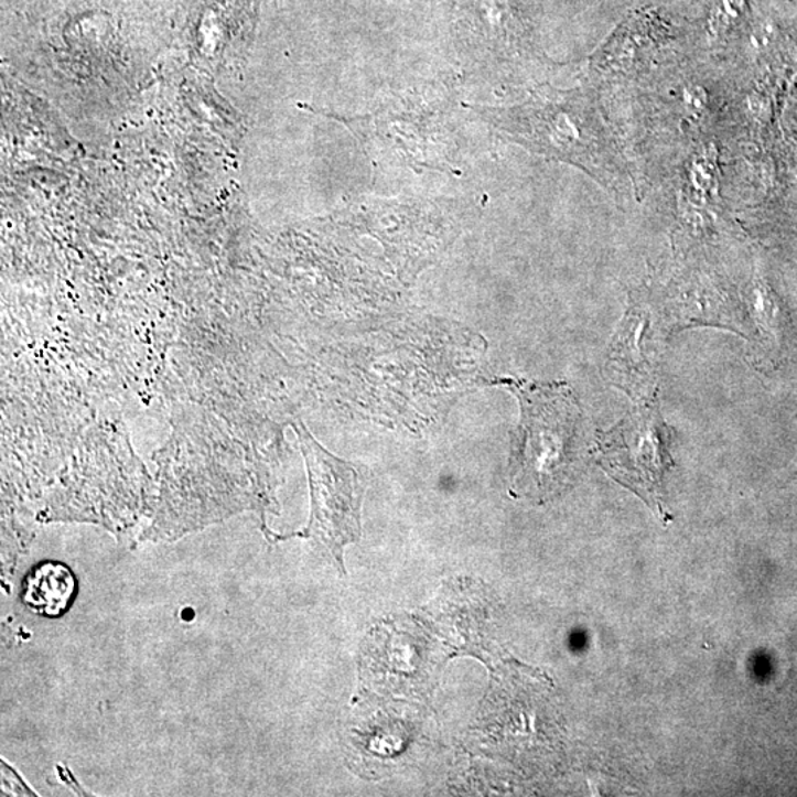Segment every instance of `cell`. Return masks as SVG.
<instances>
[{
    "mask_svg": "<svg viewBox=\"0 0 797 797\" xmlns=\"http://www.w3.org/2000/svg\"><path fill=\"white\" fill-rule=\"evenodd\" d=\"M521 417L514 435L513 492L539 503L563 491L578 461L582 412L564 383H516Z\"/></svg>",
    "mask_w": 797,
    "mask_h": 797,
    "instance_id": "cell-1",
    "label": "cell"
},
{
    "mask_svg": "<svg viewBox=\"0 0 797 797\" xmlns=\"http://www.w3.org/2000/svg\"><path fill=\"white\" fill-rule=\"evenodd\" d=\"M594 452L600 467L613 481L634 492L661 521L670 520L665 507V476L674 463L669 430L657 400L638 403L601 433Z\"/></svg>",
    "mask_w": 797,
    "mask_h": 797,
    "instance_id": "cell-2",
    "label": "cell"
},
{
    "mask_svg": "<svg viewBox=\"0 0 797 797\" xmlns=\"http://www.w3.org/2000/svg\"><path fill=\"white\" fill-rule=\"evenodd\" d=\"M295 430L306 460L312 498L311 518L303 537L324 543L343 570L344 547L358 542L363 535V473L331 455L303 426H295Z\"/></svg>",
    "mask_w": 797,
    "mask_h": 797,
    "instance_id": "cell-3",
    "label": "cell"
},
{
    "mask_svg": "<svg viewBox=\"0 0 797 797\" xmlns=\"http://www.w3.org/2000/svg\"><path fill=\"white\" fill-rule=\"evenodd\" d=\"M657 334L655 317L642 302L631 304L610 344L607 377L638 403L651 402L659 396L657 376Z\"/></svg>",
    "mask_w": 797,
    "mask_h": 797,
    "instance_id": "cell-4",
    "label": "cell"
},
{
    "mask_svg": "<svg viewBox=\"0 0 797 797\" xmlns=\"http://www.w3.org/2000/svg\"><path fill=\"white\" fill-rule=\"evenodd\" d=\"M76 590V578L67 566L46 561L25 577L23 600L41 616L60 617L72 607Z\"/></svg>",
    "mask_w": 797,
    "mask_h": 797,
    "instance_id": "cell-5",
    "label": "cell"
}]
</instances>
